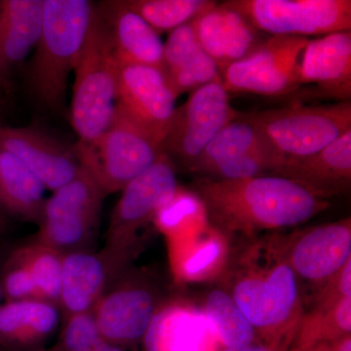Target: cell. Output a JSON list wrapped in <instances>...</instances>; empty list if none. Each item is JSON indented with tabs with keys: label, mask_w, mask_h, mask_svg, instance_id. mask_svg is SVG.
Listing matches in <instances>:
<instances>
[{
	"label": "cell",
	"mask_w": 351,
	"mask_h": 351,
	"mask_svg": "<svg viewBox=\"0 0 351 351\" xmlns=\"http://www.w3.org/2000/svg\"><path fill=\"white\" fill-rule=\"evenodd\" d=\"M300 82L315 87L313 96L350 101L351 31L309 39L300 63Z\"/></svg>",
	"instance_id": "obj_14"
},
{
	"label": "cell",
	"mask_w": 351,
	"mask_h": 351,
	"mask_svg": "<svg viewBox=\"0 0 351 351\" xmlns=\"http://www.w3.org/2000/svg\"><path fill=\"white\" fill-rule=\"evenodd\" d=\"M1 298H2V284H1V280H0V302H1ZM0 306H1V304H0Z\"/></svg>",
	"instance_id": "obj_39"
},
{
	"label": "cell",
	"mask_w": 351,
	"mask_h": 351,
	"mask_svg": "<svg viewBox=\"0 0 351 351\" xmlns=\"http://www.w3.org/2000/svg\"><path fill=\"white\" fill-rule=\"evenodd\" d=\"M117 66L110 29L95 5L75 68L71 121L77 145L94 144L110 125L117 106Z\"/></svg>",
	"instance_id": "obj_4"
},
{
	"label": "cell",
	"mask_w": 351,
	"mask_h": 351,
	"mask_svg": "<svg viewBox=\"0 0 351 351\" xmlns=\"http://www.w3.org/2000/svg\"><path fill=\"white\" fill-rule=\"evenodd\" d=\"M223 351H276L270 348L269 346L263 345V343H252L250 346H244L239 348H225Z\"/></svg>",
	"instance_id": "obj_37"
},
{
	"label": "cell",
	"mask_w": 351,
	"mask_h": 351,
	"mask_svg": "<svg viewBox=\"0 0 351 351\" xmlns=\"http://www.w3.org/2000/svg\"><path fill=\"white\" fill-rule=\"evenodd\" d=\"M4 292L12 301L27 300L36 293V285L31 272L27 267L10 270L4 279Z\"/></svg>",
	"instance_id": "obj_35"
},
{
	"label": "cell",
	"mask_w": 351,
	"mask_h": 351,
	"mask_svg": "<svg viewBox=\"0 0 351 351\" xmlns=\"http://www.w3.org/2000/svg\"><path fill=\"white\" fill-rule=\"evenodd\" d=\"M179 188L174 163L161 152L151 167L122 189L123 193L113 213V228L117 232H129L154 219Z\"/></svg>",
	"instance_id": "obj_16"
},
{
	"label": "cell",
	"mask_w": 351,
	"mask_h": 351,
	"mask_svg": "<svg viewBox=\"0 0 351 351\" xmlns=\"http://www.w3.org/2000/svg\"><path fill=\"white\" fill-rule=\"evenodd\" d=\"M36 292L48 299H57L61 295L62 261L54 254L43 253L34 258L29 265Z\"/></svg>",
	"instance_id": "obj_34"
},
{
	"label": "cell",
	"mask_w": 351,
	"mask_h": 351,
	"mask_svg": "<svg viewBox=\"0 0 351 351\" xmlns=\"http://www.w3.org/2000/svg\"><path fill=\"white\" fill-rule=\"evenodd\" d=\"M202 50L191 22L173 29L164 44V73L181 68Z\"/></svg>",
	"instance_id": "obj_33"
},
{
	"label": "cell",
	"mask_w": 351,
	"mask_h": 351,
	"mask_svg": "<svg viewBox=\"0 0 351 351\" xmlns=\"http://www.w3.org/2000/svg\"><path fill=\"white\" fill-rule=\"evenodd\" d=\"M309 39L274 36L221 73L228 93L288 96L302 87L300 63Z\"/></svg>",
	"instance_id": "obj_8"
},
{
	"label": "cell",
	"mask_w": 351,
	"mask_h": 351,
	"mask_svg": "<svg viewBox=\"0 0 351 351\" xmlns=\"http://www.w3.org/2000/svg\"><path fill=\"white\" fill-rule=\"evenodd\" d=\"M94 6L87 0H43V29L29 85L36 100L52 112L64 107L69 73L75 71Z\"/></svg>",
	"instance_id": "obj_3"
},
{
	"label": "cell",
	"mask_w": 351,
	"mask_h": 351,
	"mask_svg": "<svg viewBox=\"0 0 351 351\" xmlns=\"http://www.w3.org/2000/svg\"><path fill=\"white\" fill-rule=\"evenodd\" d=\"M45 186L22 161L0 147V201L16 213L43 216Z\"/></svg>",
	"instance_id": "obj_23"
},
{
	"label": "cell",
	"mask_w": 351,
	"mask_h": 351,
	"mask_svg": "<svg viewBox=\"0 0 351 351\" xmlns=\"http://www.w3.org/2000/svg\"><path fill=\"white\" fill-rule=\"evenodd\" d=\"M289 351H351V337L346 336L338 341L316 343V345L294 348Z\"/></svg>",
	"instance_id": "obj_36"
},
{
	"label": "cell",
	"mask_w": 351,
	"mask_h": 351,
	"mask_svg": "<svg viewBox=\"0 0 351 351\" xmlns=\"http://www.w3.org/2000/svg\"><path fill=\"white\" fill-rule=\"evenodd\" d=\"M175 96L191 93L210 83L221 80V71L204 50L189 60L181 68L165 73Z\"/></svg>",
	"instance_id": "obj_31"
},
{
	"label": "cell",
	"mask_w": 351,
	"mask_h": 351,
	"mask_svg": "<svg viewBox=\"0 0 351 351\" xmlns=\"http://www.w3.org/2000/svg\"><path fill=\"white\" fill-rule=\"evenodd\" d=\"M125 4L157 32L193 22L218 4L212 0H127Z\"/></svg>",
	"instance_id": "obj_28"
},
{
	"label": "cell",
	"mask_w": 351,
	"mask_h": 351,
	"mask_svg": "<svg viewBox=\"0 0 351 351\" xmlns=\"http://www.w3.org/2000/svg\"><path fill=\"white\" fill-rule=\"evenodd\" d=\"M103 189L82 166L75 180L54 191L43 210V232L58 247H71L87 237L96 223Z\"/></svg>",
	"instance_id": "obj_12"
},
{
	"label": "cell",
	"mask_w": 351,
	"mask_h": 351,
	"mask_svg": "<svg viewBox=\"0 0 351 351\" xmlns=\"http://www.w3.org/2000/svg\"><path fill=\"white\" fill-rule=\"evenodd\" d=\"M277 247L295 276L325 283L351 260L350 218L314 226Z\"/></svg>",
	"instance_id": "obj_11"
},
{
	"label": "cell",
	"mask_w": 351,
	"mask_h": 351,
	"mask_svg": "<svg viewBox=\"0 0 351 351\" xmlns=\"http://www.w3.org/2000/svg\"><path fill=\"white\" fill-rule=\"evenodd\" d=\"M239 115L221 80L205 85L176 108L161 149L189 169L215 136Z\"/></svg>",
	"instance_id": "obj_9"
},
{
	"label": "cell",
	"mask_w": 351,
	"mask_h": 351,
	"mask_svg": "<svg viewBox=\"0 0 351 351\" xmlns=\"http://www.w3.org/2000/svg\"><path fill=\"white\" fill-rule=\"evenodd\" d=\"M191 24L201 47L218 66L221 75L265 39L250 21L225 2L201 14Z\"/></svg>",
	"instance_id": "obj_15"
},
{
	"label": "cell",
	"mask_w": 351,
	"mask_h": 351,
	"mask_svg": "<svg viewBox=\"0 0 351 351\" xmlns=\"http://www.w3.org/2000/svg\"><path fill=\"white\" fill-rule=\"evenodd\" d=\"M105 280L103 263L96 256L73 253L62 262L61 298L73 314L87 313Z\"/></svg>",
	"instance_id": "obj_24"
},
{
	"label": "cell",
	"mask_w": 351,
	"mask_h": 351,
	"mask_svg": "<svg viewBox=\"0 0 351 351\" xmlns=\"http://www.w3.org/2000/svg\"><path fill=\"white\" fill-rule=\"evenodd\" d=\"M97 351H125L120 346L113 345V343H108V341H104L101 343L100 348Z\"/></svg>",
	"instance_id": "obj_38"
},
{
	"label": "cell",
	"mask_w": 351,
	"mask_h": 351,
	"mask_svg": "<svg viewBox=\"0 0 351 351\" xmlns=\"http://www.w3.org/2000/svg\"><path fill=\"white\" fill-rule=\"evenodd\" d=\"M271 175L287 178L323 199L346 193L351 182V130L316 154L283 160Z\"/></svg>",
	"instance_id": "obj_17"
},
{
	"label": "cell",
	"mask_w": 351,
	"mask_h": 351,
	"mask_svg": "<svg viewBox=\"0 0 351 351\" xmlns=\"http://www.w3.org/2000/svg\"><path fill=\"white\" fill-rule=\"evenodd\" d=\"M108 25L119 64H137L163 71L164 44L159 32L124 1H106L97 6Z\"/></svg>",
	"instance_id": "obj_19"
},
{
	"label": "cell",
	"mask_w": 351,
	"mask_h": 351,
	"mask_svg": "<svg viewBox=\"0 0 351 351\" xmlns=\"http://www.w3.org/2000/svg\"><path fill=\"white\" fill-rule=\"evenodd\" d=\"M43 16V0L0 2V84L36 49Z\"/></svg>",
	"instance_id": "obj_21"
},
{
	"label": "cell",
	"mask_w": 351,
	"mask_h": 351,
	"mask_svg": "<svg viewBox=\"0 0 351 351\" xmlns=\"http://www.w3.org/2000/svg\"><path fill=\"white\" fill-rule=\"evenodd\" d=\"M176 100L162 69L137 64L117 66V105L161 147L174 119Z\"/></svg>",
	"instance_id": "obj_10"
},
{
	"label": "cell",
	"mask_w": 351,
	"mask_h": 351,
	"mask_svg": "<svg viewBox=\"0 0 351 351\" xmlns=\"http://www.w3.org/2000/svg\"><path fill=\"white\" fill-rule=\"evenodd\" d=\"M281 161L325 149L351 130V101L291 106L245 114Z\"/></svg>",
	"instance_id": "obj_5"
},
{
	"label": "cell",
	"mask_w": 351,
	"mask_h": 351,
	"mask_svg": "<svg viewBox=\"0 0 351 351\" xmlns=\"http://www.w3.org/2000/svg\"><path fill=\"white\" fill-rule=\"evenodd\" d=\"M350 332L351 297L341 298L327 304H314L311 311L302 314L291 350L338 341L350 336Z\"/></svg>",
	"instance_id": "obj_26"
},
{
	"label": "cell",
	"mask_w": 351,
	"mask_h": 351,
	"mask_svg": "<svg viewBox=\"0 0 351 351\" xmlns=\"http://www.w3.org/2000/svg\"><path fill=\"white\" fill-rule=\"evenodd\" d=\"M265 149H271L257 127L245 114L239 113L237 119L215 136L189 170L206 174L219 163L248 152Z\"/></svg>",
	"instance_id": "obj_25"
},
{
	"label": "cell",
	"mask_w": 351,
	"mask_h": 351,
	"mask_svg": "<svg viewBox=\"0 0 351 351\" xmlns=\"http://www.w3.org/2000/svg\"><path fill=\"white\" fill-rule=\"evenodd\" d=\"M195 193L206 208L208 221L223 233L254 237L306 223L329 207L326 199L277 175L243 180L201 178Z\"/></svg>",
	"instance_id": "obj_1"
},
{
	"label": "cell",
	"mask_w": 351,
	"mask_h": 351,
	"mask_svg": "<svg viewBox=\"0 0 351 351\" xmlns=\"http://www.w3.org/2000/svg\"><path fill=\"white\" fill-rule=\"evenodd\" d=\"M0 147L17 157L53 191L75 180L82 169L75 147L69 149L36 129L0 127Z\"/></svg>",
	"instance_id": "obj_13"
},
{
	"label": "cell",
	"mask_w": 351,
	"mask_h": 351,
	"mask_svg": "<svg viewBox=\"0 0 351 351\" xmlns=\"http://www.w3.org/2000/svg\"><path fill=\"white\" fill-rule=\"evenodd\" d=\"M154 221L165 232L200 230L210 223L199 196L182 188L178 189L174 197L157 212Z\"/></svg>",
	"instance_id": "obj_29"
},
{
	"label": "cell",
	"mask_w": 351,
	"mask_h": 351,
	"mask_svg": "<svg viewBox=\"0 0 351 351\" xmlns=\"http://www.w3.org/2000/svg\"><path fill=\"white\" fill-rule=\"evenodd\" d=\"M252 25L270 36H324L351 31L350 0H230Z\"/></svg>",
	"instance_id": "obj_7"
},
{
	"label": "cell",
	"mask_w": 351,
	"mask_h": 351,
	"mask_svg": "<svg viewBox=\"0 0 351 351\" xmlns=\"http://www.w3.org/2000/svg\"><path fill=\"white\" fill-rule=\"evenodd\" d=\"M59 323V313L52 304L34 300L11 301L0 306V350H34Z\"/></svg>",
	"instance_id": "obj_22"
},
{
	"label": "cell",
	"mask_w": 351,
	"mask_h": 351,
	"mask_svg": "<svg viewBox=\"0 0 351 351\" xmlns=\"http://www.w3.org/2000/svg\"><path fill=\"white\" fill-rule=\"evenodd\" d=\"M239 255L226 291L265 339L263 345L286 351L304 314L298 277L276 240L252 244Z\"/></svg>",
	"instance_id": "obj_2"
},
{
	"label": "cell",
	"mask_w": 351,
	"mask_h": 351,
	"mask_svg": "<svg viewBox=\"0 0 351 351\" xmlns=\"http://www.w3.org/2000/svg\"><path fill=\"white\" fill-rule=\"evenodd\" d=\"M201 311L211 323L219 343L225 348H239L255 343V329L223 289L207 295Z\"/></svg>",
	"instance_id": "obj_27"
},
{
	"label": "cell",
	"mask_w": 351,
	"mask_h": 351,
	"mask_svg": "<svg viewBox=\"0 0 351 351\" xmlns=\"http://www.w3.org/2000/svg\"><path fill=\"white\" fill-rule=\"evenodd\" d=\"M282 162L271 149H258L214 166L206 174L216 180H243L272 174Z\"/></svg>",
	"instance_id": "obj_30"
},
{
	"label": "cell",
	"mask_w": 351,
	"mask_h": 351,
	"mask_svg": "<svg viewBox=\"0 0 351 351\" xmlns=\"http://www.w3.org/2000/svg\"><path fill=\"white\" fill-rule=\"evenodd\" d=\"M191 255L182 263V274L189 279H201L207 277L223 263L226 255L223 233L214 228L207 232Z\"/></svg>",
	"instance_id": "obj_32"
},
{
	"label": "cell",
	"mask_w": 351,
	"mask_h": 351,
	"mask_svg": "<svg viewBox=\"0 0 351 351\" xmlns=\"http://www.w3.org/2000/svg\"><path fill=\"white\" fill-rule=\"evenodd\" d=\"M144 343L145 351H217L219 343L201 308L176 304L156 311Z\"/></svg>",
	"instance_id": "obj_18"
},
{
	"label": "cell",
	"mask_w": 351,
	"mask_h": 351,
	"mask_svg": "<svg viewBox=\"0 0 351 351\" xmlns=\"http://www.w3.org/2000/svg\"><path fill=\"white\" fill-rule=\"evenodd\" d=\"M156 313V301L144 288H124L105 298L95 316L103 339L121 346L144 339Z\"/></svg>",
	"instance_id": "obj_20"
},
{
	"label": "cell",
	"mask_w": 351,
	"mask_h": 351,
	"mask_svg": "<svg viewBox=\"0 0 351 351\" xmlns=\"http://www.w3.org/2000/svg\"><path fill=\"white\" fill-rule=\"evenodd\" d=\"M75 149L104 193L125 188L162 152L160 143L117 105L103 135L94 144L76 145Z\"/></svg>",
	"instance_id": "obj_6"
}]
</instances>
